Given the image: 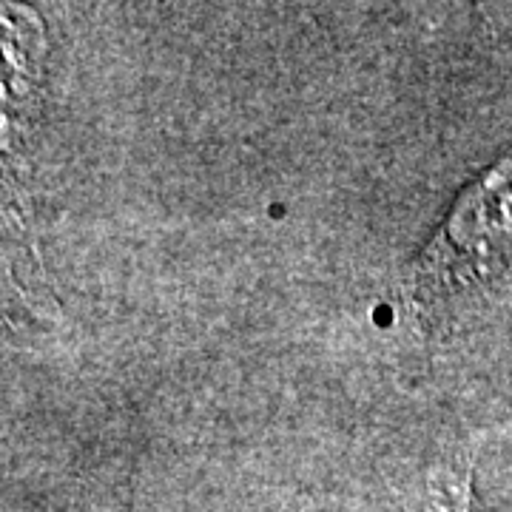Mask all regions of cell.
Listing matches in <instances>:
<instances>
[{"label":"cell","mask_w":512,"mask_h":512,"mask_svg":"<svg viewBox=\"0 0 512 512\" xmlns=\"http://www.w3.org/2000/svg\"><path fill=\"white\" fill-rule=\"evenodd\" d=\"M512 248V154L478 177L416 259L407 296L416 308L439 311L476 279L490 276Z\"/></svg>","instance_id":"obj_1"},{"label":"cell","mask_w":512,"mask_h":512,"mask_svg":"<svg viewBox=\"0 0 512 512\" xmlns=\"http://www.w3.org/2000/svg\"><path fill=\"white\" fill-rule=\"evenodd\" d=\"M476 441H458L404 473L393 493L399 512H470Z\"/></svg>","instance_id":"obj_2"}]
</instances>
